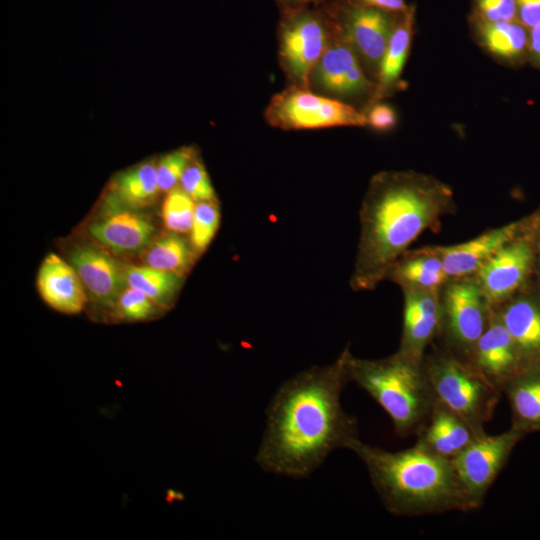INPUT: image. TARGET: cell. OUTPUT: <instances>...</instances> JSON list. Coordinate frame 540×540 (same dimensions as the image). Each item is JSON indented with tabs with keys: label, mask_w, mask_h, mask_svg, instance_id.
<instances>
[{
	"label": "cell",
	"mask_w": 540,
	"mask_h": 540,
	"mask_svg": "<svg viewBox=\"0 0 540 540\" xmlns=\"http://www.w3.org/2000/svg\"><path fill=\"white\" fill-rule=\"evenodd\" d=\"M349 377L346 349L331 364L313 366L285 381L267 408L257 464L276 475L302 478L337 449L358 439V424L341 404Z\"/></svg>",
	"instance_id": "6da1fadb"
},
{
	"label": "cell",
	"mask_w": 540,
	"mask_h": 540,
	"mask_svg": "<svg viewBox=\"0 0 540 540\" xmlns=\"http://www.w3.org/2000/svg\"><path fill=\"white\" fill-rule=\"evenodd\" d=\"M456 209L451 187L431 175L411 170L376 173L359 211L350 288L374 290L423 232H439L442 218Z\"/></svg>",
	"instance_id": "7a4b0ae2"
},
{
	"label": "cell",
	"mask_w": 540,
	"mask_h": 540,
	"mask_svg": "<svg viewBox=\"0 0 540 540\" xmlns=\"http://www.w3.org/2000/svg\"><path fill=\"white\" fill-rule=\"evenodd\" d=\"M365 465L385 508L397 516H423L473 508L452 461L415 444L390 452L358 439L350 448Z\"/></svg>",
	"instance_id": "3957f363"
},
{
	"label": "cell",
	"mask_w": 540,
	"mask_h": 540,
	"mask_svg": "<svg viewBox=\"0 0 540 540\" xmlns=\"http://www.w3.org/2000/svg\"><path fill=\"white\" fill-rule=\"evenodd\" d=\"M350 382L368 393L390 417L400 437L416 434L436 401L423 360L398 350L385 358H357L346 347Z\"/></svg>",
	"instance_id": "277c9868"
},
{
	"label": "cell",
	"mask_w": 540,
	"mask_h": 540,
	"mask_svg": "<svg viewBox=\"0 0 540 540\" xmlns=\"http://www.w3.org/2000/svg\"><path fill=\"white\" fill-rule=\"evenodd\" d=\"M423 364L436 401L485 434L484 425L493 417L500 390L436 341L427 349Z\"/></svg>",
	"instance_id": "5b68a950"
},
{
	"label": "cell",
	"mask_w": 540,
	"mask_h": 540,
	"mask_svg": "<svg viewBox=\"0 0 540 540\" xmlns=\"http://www.w3.org/2000/svg\"><path fill=\"white\" fill-rule=\"evenodd\" d=\"M332 34L331 21L320 5L280 11L278 60L290 85L310 89L313 69Z\"/></svg>",
	"instance_id": "8992f818"
},
{
	"label": "cell",
	"mask_w": 540,
	"mask_h": 540,
	"mask_svg": "<svg viewBox=\"0 0 540 540\" xmlns=\"http://www.w3.org/2000/svg\"><path fill=\"white\" fill-rule=\"evenodd\" d=\"M265 118L271 126L282 130L367 125L365 113L352 105L294 85L271 98Z\"/></svg>",
	"instance_id": "52a82bcc"
},
{
	"label": "cell",
	"mask_w": 540,
	"mask_h": 540,
	"mask_svg": "<svg viewBox=\"0 0 540 540\" xmlns=\"http://www.w3.org/2000/svg\"><path fill=\"white\" fill-rule=\"evenodd\" d=\"M319 5L334 29L377 76L400 13L379 9L359 0H326Z\"/></svg>",
	"instance_id": "ba28073f"
},
{
	"label": "cell",
	"mask_w": 540,
	"mask_h": 540,
	"mask_svg": "<svg viewBox=\"0 0 540 540\" xmlns=\"http://www.w3.org/2000/svg\"><path fill=\"white\" fill-rule=\"evenodd\" d=\"M440 297L443 326L436 342L466 359L486 329L492 308L473 276L449 279Z\"/></svg>",
	"instance_id": "9c48e42d"
},
{
	"label": "cell",
	"mask_w": 540,
	"mask_h": 540,
	"mask_svg": "<svg viewBox=\"0 0 540 540\" xmlns=\"http://www.w3.org/2000/svg\"><path fill=\"white\" fill-rule=\"evenodd\" d=\"M525 436L512 426L500 434L485 433L451 460L473 510L481 507L513 450Z\"/></svg>",
	"instance_id": "30bf717a"
},
{
	"label": "cell",
	"mask_w": 540,
	"mask_h": 540,
	"mask_svg": "<svg viewBox=\"0 0 540 540\" xmlns=\"http://www.w3.org/2000/svg\"><path fill=\"white\" fill-rule=\"evenodd\" d=\"M537 257L527 217L524 230L473 276L492 309L526 289L535 272Z\"/></svg>",
	"instance_id": "8fae6325"
},
{
	"label": "cell",
	"mask_w": 540,
	"mask_h": 540,
	"mask_svg": "<svg viewBox=\"0 0 540 540\" xmlns=\"http://www.w3.org/2000/svg\"><path fill=\"white\" fill-rule=\"evenodd\" d=\"M311 88L339 100L374 92L375 83L365 74L359 56L334 27L326 50L313 69Z\"/></svg>",
	"instance_id": "7c38bea8"
},
{
	"label": "cell",
	"mask_w": 540,
	"mask_h": 540,
	"mask_svg": "<svg viewBox=\"0 0 540 540\" xmlns=\"http://www.w3.org/2000/svg\"><path fill=\"white\" fill-rule=\"evenodd\" d=\"M403 323L398 351L424 360L430 345L442 332L443 310L440 290L402 288Z\"/></svg>",
	"instance_id": "4fadbf2b"
},
{
	"label": "cell",
	"mask_w": 540,
	"mask_h": 540,
	"mask_svg": "<svg viewBox=\"0 0 540 540\" xmlns=\"http://www.w3.org/2000/svg\"><path fill=\"white\" fill-rule=\"evenodd\" d=\"M465 360L501 393L525 366L514 340L493 309L486 329Z\"/></svg>",
	"instance_id": "5bb4252c"
},
{
	"label": "cell",
	"mask_w": 540,
	"mask_h": 540,
	"mask_svg": "<svg viewBox=\"0 0 540 540\" xmlns=\"http://www.w3.org/2000/svg\"><path fill=\"white\" fill-rule=\"evenodd\" d=\"M527 218L487 229L480 235L455 245H428L440 257L450 279L474 276L504 245L525 228Z\"/></svg>",
	"instance_id": "9a60e30c"
},
{
	"label": "cell",
	"mask_w": 540,
	"mask_h": 540,
	"mask_svg": "<svg viewBox=\"0 0 540 540\" xmlns=\"http://www.w3.org/2000/svg\"><path fill=\"white\" fill-rule=\"evenodd\" d=\"M70 261L93 298L105 306L115 307L127 285L126 268L107 253L91 247L75 249Z\"/></svg>",
	"instance_id": "2e32d148"
},
{
	"label": "cell",
	"mask_w": 540,
	"mask_h": 540,
	"mask_svg": "<svg viewBox=\"0 0 540 540\" xmlns=\"http://www.w3.org/2000/svg\"><path fill=\"white\" fill-rule=\"evenodd\" d=\"M415 435V444L452 460L484 434L476 432L464 419L435 401L429 416Z\"/></svg>",
	"instance_id": "e0dca14e"
},
{
	"label": "cell",
	"mask_w": 540,
	"mask_h": 540,
	"mask_svg": "<svg viewBox=\"0 0 540 540\" xmlns=\"http://www.w3.org/2000/svg\"><path fill=\"white\" fill-rule=\"evenodd\" d=\"M493 310L514 340L525 365L540 362V297L525 289Z\"/></svg>",
	"instance_id": "ac0fdd59"
},
{
	"label": "cell",
	"mask_w": 540,
	"mask_h": 540,
	"mask_svg": "<svg viewBox=\"0 0 540 540\" xmlns=\"http://www.w3.org/2000/svg\"><path fill=\"white\" fill-rule=\"evenodd\" d=\"M37 285L43 300L57 311L76 314L86 302L83 283L72 265L49 254L39 269Z\"/></svg>",
	"instance_id": "d6986e66"
},
{
	"label": "cell",
	"mask_w": 540,
	"mask_h": 540,
	"mask_svg": "<svg viewBox=\"0 0 540 540\" xmlns=\"http://www.w3.org/2000/svg\"><path fill=\"white\" fill-rule=\"evenodd\" d=\"M155 228L144 216L128 209L113 208L90 228L91 235L115 252L139 250L151 241Z\"/></svg>",
	"instance_id": "ffe728a7"
},
{
	"label": "cell",
	"mask_w": 540,
	"mask_h": 540,
	"mask_svg": "<svg viewBox=\"0 0 540 540\" xmlns=\"http://www.w3.org/2000/svg\"><path fill=\"white\" fill-rule=\"evenodd\" d=\"M511 426L528 435L540 431V362L526 364L503 388Z\"/></svg>",
	"instance_id": "44dd1931"
},
{
	"label": "cell",
	"mask_w": 540,
	"mask_h": 540,
	"mask_svg": "<svg viewBox=\"0 0 540 540\" xmlns=\"http://www.w3.org/2000/svg\"><path fill=\"white\" fill-rule=\"evenodd\" d=\"M450 278L442 260L428 245L408 249L390 268L386 280L400 288L440 290Z\"/></svg>",
	"instance_id": "7402d4cb"
},
{
	"label": "cell",
	"mask_w": 540,
	"mask_h": 540,
	"mask_svg": "<svg viewBox=\"0 0 540 540\" xmlns=\"http://www.w3.org/2000/svg\"><path fill=\"white\" fill-rule=\"evenodd\" d=\"M414 15V6H408L399 14L378 69L374 100L389 96L398 84L411 46Z\"/></svg>",
	"instance_id": "603a6c76"
},
{
	"label": "cell",
	"mask_w": 540,
	"mask_h": 540,
	"mask_svg": "<svg viewBox=\"0 0 540 540\" xmlns=\"http://www.w3.org/2000/svg\"><path fill=\"white\" fill-rule=\"evenodd\" d=\"M478 35L486 49L496 57L519 58L528 46L525 27L515 21H477Z\"/></svg>",
	"instance_id": "cb8c5ba5"
},
{
	"label": "cell",
	"mask_w": 540,
	"mask_h": 540,
	"mask_svg": "<svg viewBox=\"0 0 540 540\" xmlns=\"http://www.w3.org/2000/svg\"><path fill=\"white\" fill-rule=\"evenodd\" d=\"M183 276L151 266H127V285L145 293L157 306L168 307L181 286Z\"/></svg>",
	"instance_id": "d4e9b609"
},
{
	"label": "cell",
	"mask_w": 540,
	"mask_h": 540,
	"mask_svg": "<svg viewBox=\"0 0 540 540\" xmlns=\"http://www.w3.org/2000/svg\"><path fill=\"white\" fill-rule=\"evenodd\" d=\"M196 257L192 245L178 233H166L153 241L147 249L144 260L153 268L184 275Z\"/></svg>",
	"instance_id": "484cf974"
},
{
	"label": "cell",
	"mask_w": 540,
	"mask_h": 540,
	"mask_svg": "<svg viewBox=\"0 0 540 540\" xmlns=\"http://www.w3.org/2000/svg\"><path fill=\"white\" fill-rule=\"evenodd\" d=\"M159 191L156 166L150 162L125 172L116 181L117 197L130 207L150 204Z\"/></svg>",
	"instance_id": "4316f807"
},
{
	"label": "cell",
	"mask_w": 540,
	"mask_h": 540,
	"mask_svg": "<svg viewBox=\"0 0 540 540\" xmlns=\"http://www.w3.org/2000/svg\"><path fill=\"white\" fill-rule=\"evenodd\" d=\"M196 202L180 187L168 192L162 216L166 228L174 233H188L192 229Z\"/></svg>",
	"instance_id": "83f0119b"
},
{
	"label": "cell",
	"mask_w": 540,
	"mask_h": 540,
	"mask_svg": "<svg viewBox=\"0 0 540 540\" xmlns=\"http://www.w3.org/2000/svg\"><path fill=\"white\" fill-rule=\"evenodd\" d=\"M220 224L216 200L196 202L191 233V245L196 254L202 253L213 240Z\"/></svg>",
	"instance_id": "f1b7e54d"
},
{
	"label": "cell",
	"mask_w": 540,
	"mask_h": 540,
	"mask_svg": "<svg viewBox=\"0 0 540 540\" xmlns=\"http://www.w3.org/2000/svg\"><path fill=\"white\" fill-rule=\"evenodd\" d=\"M156 304L142 291L134 287H126L115 305V316L120 320L141 321L152 318L156 312Z\"/></svg>",
	"instance_id": "f546056e"
},
{
	"label": "cell",
	"mask_w": 540,
	"mask_h": 540,
	"mask_svg": "<svg viewBox=\"0 0 540 540\" xmlns=\"http://www.w3.org/2000/svg\"><path fill=\"white\" fill-rule=\"evenodd\" d=\"M195 155L192 148H181L163 156L156 166L160 191L169 192L177 187L182 174Z\"/></svg>",
	"instance_id": "4dcf8cb0"
},
{
	"label": "cell",
	"mask_w": 540,
	"mask_h": 540,
	"mask_svg": "<svg viewBox=\"0 0 540 540\" xmlns=\"http://www.w3.org/2000/svg\"><path fill=\"white\" fill-rule=\"evenodd\" d=\"M180 187L195 202L216 200L208 173L203 163L197 159L196 154L190 160L182 174Z\"/></svg>",
	"instance_id": "1f68e13d"
},
{
	"label": "cell",
	"mask_w": 540,
	"mask_h": 540,
	"mask_svg": "<svg viewBox=\"0 0 540 540\" xmlns=\"http://www.w3.org/2000/svg\"><path fill=\"white\" fill-rule=\"evenodd\" d=\"M477 21H515L517 7L515 0H473Z\"/></svg>",
	"instance_id": "d6a6232c"
},
{
	"label": "cell",
	"mask_w": 540,
	"mask_h": 540,
	"mask_svg": "<svg viewBox=\"0 0 540 540\" xmlns=\"http://www.w3.org/2000/svg\"><path fill=\"white\" fill-rule=\"evenodd\" d=\"M365 115L367 125L380 132L392 129L397 122L395 110L385 103H374Z\"/></svg>",
	"instance_id": "836d02e7"
},
{
	"label": "cell",
	"mask_w": 540,
	"mask_h": 540,
	"mask_svg": "<svg viewBox=\"0 0 540 540\" xmlns=\"http://www.w3.org/2000/svg\"><path fill=\"white\" fill-rule=\"evenodd\" d=\"M517 19L525 28L540 24V0H515Z\"/></svg>",
	"instance_id": "e575fe53"
},
{
	"label": "cell",
	"mask_w": 540,
	"mask_h": 540,
	"mask_svg": "<svg viewBox=\"0 0 540 540\" xmlns=\"http://www.w3.org/2000/svg\"><path fill=\"white\" fill-rule=\"evenodd\" d=\"M364 4L389 12L401 13L408 8L405 0H359Z\"/></svg>",
	"instance_id": "d590c367"
},
{
	"label": "cell",
	"mask_w": 540,
	"mask_h": 540,
	"mask_svg": "<svg viewBox=\"0 0 540 540\" xmlns=\"http://www.w3.org/2000/svg\"><path fill=\"white\" fill-rule=\"evenodd\" d=\"M324 1L326 0H275L280 11L315 6L323 3Z\"/></svg>",
	"instance_id": "8d00e7d4"
},
{
	"label": "cell",
	"mask_w": 540,
	"mask_h": 540,
	"mask_svg": "<svg viewBox=\"0 0 540 540\" xmlns=\"http://www.w3.org/2000/svg\"><path fill=\"white\" fill-rule=\"evenodd\" d=\"M529 229L536 253L540 257V213L529 216Z\"/></svg>",
	"instance_id": "74e56055"
},
{
	"label": "cell",
	"mask_w": 540,
	"mask_h": 540,
	"mask_svg": "<svg viewBox=\"0 0 540 540\" xmlns=\"http://www.w3.org/2000/svg\"><path fill=\"white\" fill-rule=\"evenodd\" d=\"M528 46L537 60L540 61V24L531 28L530 36L528 38Z\"/></svg>",
	"instance_id": "f35d334b"
},
{
	"label": "cell",
	"mask_w": 540,
	"mask_h": 540,
	"mask_svg": "<svg viewBox=\"0 0 540 540\" xmlns=\"http://www.w3.org/2000/svg\"><path fill=\"white\" fill-rule=\"evenodd\" d=\"M535 270L537 272V278H538V290H539L538 296L540 297V257L539 256L537 257Z\"/></svg>",
	"instance_id": "ab89813d"
}]
</instances>
